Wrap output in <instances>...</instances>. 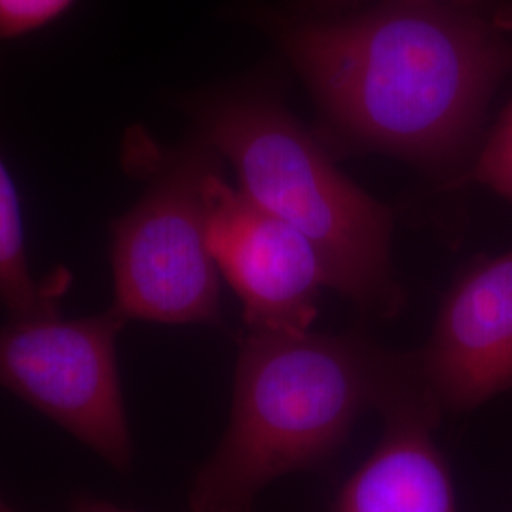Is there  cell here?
<instances>
[{
  "instance_id": "obj_1",
  "label": "cell",
  "mask_w": 512,
  "mask_h": 512,
  "mask_svg": "<svg viewBox=\"0 0 512 512\" xmlns=\"http://www.w3.org/2000/svg\"><path fill=\"white\" fill-rule=\"evenodd\" d=\"M327 124L425 169L456 164L511 71L505 23L473 6L384 0L348 16H258Z\"/></svg>"
},
{
  "instance_id": "obj_2",
  "label": "cell",
  "mask_w": 512,
  "mask_h": 512,
  "mask_svg": "<svg viewBox=\"0 0 512 512\" xmlns=\"http://www.w3.org/2000/svg\"><path fill=\"white\" fill-rule=\"evenodd\" d=\"M414 370V353L359 334L245 330L219 446L190 490L192 512H253L277 478L321 465Z\"/></svg>"
},
{
  "instance_id": "obj_3",
  "label": "cell",
  "mask_w": 512,
  "mask_h": 512,
  "mask_svg": "<svg viewBox=\"0 0 512 512\" xmlns=\"http://www.w3.org/2000/svg\"><path fill=\"white\" fill-rule=\"evenodd\" d=\"M186 112L194 135L236 169L239 190L310 241L329 289L368 315L401 313L391 211L349 181L279 97L230 86L196 95Z\"/></svg>"
},
{
  "instance_id": "obj_4",
  "label": "cell",
  "mask_w": 512,
  "mask_h": 512,
  "mask_svg": "<svg viewBox=\"0 0 512 512\" xmlns=\"http://www.w3.org/2000/svg\"><path fill=\"white\" fill-rule=\"evenodd\" d=\"M120 158L145 188L110 226V308L126 321L220 327L222 275L207 241L205 186L222 158L196 135L164 147L143 128L129 129Z\"/></svg>"
},
{
  "instance_id": "obj_5",
  "label": "cell",
  "mask_w": 512,
  "mask_h": 512,
  "mask_svg": "<svg viewBox=\"0 0 512 512\" xmlns=\"http://www.w3.org/2000/svg\"><path fill=\"white\" fill-rule=\"evenodd\" d=\"M126 323L109 308L78 319L59 313L0 325V387L118 471L133 459L118 368V336Z\"/></svg>"
},
{
  "instance_id": "obj_6",
  "label": "cell",
  "mask_w": 512,
  "mask_h": 512,
  "mask_svg": "<svg viewBox=\"0 0 512 512\" xmlns=\"http://www.w3.org/2000/svg\"><path fill=\"white\" fill-rule=\"evenodd\" d=\"M207 241L220 275L243 306L247 330L306 332L327 287L321 258L291 224L262 209L224 181L205 186Z\"/></svg>"
},
{
  "instance_id": "obj_7",
  "label": "cell",
  "mask_w": 512,
  "mask_h": 512,
  "mask_svg": "<svg viewBox=\"0 0 512 512\" xmlns=\"http://www.w3.org/2000/svg\"><path fill=\"white\" fill-rule=\"evenodd\" d=\"M414 357L444 414L475 410L511 391L512 251L459 279Z\"/></svg>"
},
{
  "instance_id": "obj_8",
  "label": "cell",
  "mask_w": 512,
  "mask_h": 512,
  "mask_svg": "<svg viewBox=\"0 0 512 512\" xmlns=\"http://www.w3.org/2000/svg\"><path fill=\"white\" fill-rule=\"evenodd\" d=\"M384 420L365 463L327 512H458L454 480L435 442L444 412L414 370L378 410Z\"/></svg>"
},
{
  "instance_id": "obj_9",
  "label": "cell",
  "mask_w": 512,
  "mask_h": 512,
  "mask_svg": "<svg viewBox=\"0 0 512 512\" xmlns=\"http://www.w3.org/2000/svg\"><path fill=\"white\" fill-rule=\"evenodd\" d=\"M69 283L65 270L48 279L31 272L18 190L0 158V304L10 319L59 315Z\"/></svg>"
},
{
  "instance_id": "obj_10",
  "label": "cell",
  "mask_w": 512,
  "mask_h": 512,
  "mask_svg": "<svg viewBox=\"0 0 512 512\" xmlns=\"http://www.w3.org/2000/svg\"><path fill=\"white\" fill-rule=\"evenodd\" d=\"M467 183L484 184L512 202V103L476 156L475 164L450 186Z\"/></svg>"
},
{
  "instance_id": "obj_11",
  "label": "cell",
  "mask_w": 512,
  "mask_h": 512,
  "mask_svg": "<svg viewBox=\"0 0 512 512\" xmlns=\"http://www.w3.org/2000/svg\"><path fill=\"white\" fill-rule=\"evenodd\" d=\"M76 0H0V42L16 40L48 27L71 10Z\"/></svg>"
},
{
  "instance_id": "obj_12",
  "label": "cell",
  "mask_w": 512,
  "mask_h": 512,
  "mask_svg": "<svg viewBox=\"0 0 512 512\" xmlns=\"http://www.w3.org/2000/svg\"><path fill=\"white\" fill-rule=\"evenodd\" d=\"M363 0H296L294 12L300 16H332L348 6L359 4ZM437 2H452V4H463L473 6L478 0H437Z\"/></svg>"
},
{
  "instance_id": "obj_13",
  "label": "cell",
  "mask_w": 512,
  "mask_h": 512,
  "mask_svg": "<svg viewBox=\"0 0 512 512\" xmlns=\"http://www.w3.org/2000/svg\"><path fill=\"white\" fill-rule=\"evenodd\" d=\"M73 512H129V511H124V509H118V507H114V505H110V503H105V501H93V499H80V501H76V505H74Z\"/></svg>"
},
{
  "instance_id": "obj_14",
  "label": "cell",
  "mask_w": 512,
  "mask_h": 512,
  "mask_svg": "<svg viewBox=\"0 0 512 512\" xmlns=\"http://www.w3.org/2000/svg\"><path fill=\"white\" fill-rule=\"evenodd\" d=\"M0 512H16V511H12V509H10V507H8V505H6V501H4V499H2V497H0Z\"/></svg>"
}]
</instances>
